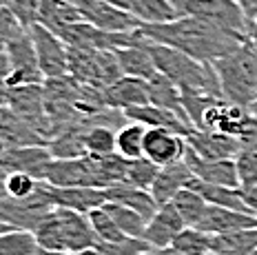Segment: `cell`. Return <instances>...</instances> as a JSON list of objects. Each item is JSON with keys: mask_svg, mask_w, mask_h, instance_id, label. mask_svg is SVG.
<instances>
[{"mask_svg": "<svg viewBox=\"0 0 257 255\" xmlns=\"http://www.w3.org/2000/svg\"><path fill=\"white\" fill-rule=\"evenodd\" d=\"M0 5H5V0H0Z\"/></svg>", "mask_w": 257, "mask_h": 255, "instance_id": "58", "label": "cell"}, {"mask_svg": "<svg viewBox=\"0 0 257 255\" xmlns=\"http://www.w3.org/2000/svg\"><path fill=\"white\" fill-rule=\"evenodd\" d=\"M237 140H239V145H242V151H257V118L253 113L246 118Z\"/></svg>", "mask_w": 257, "mask_h": 255, "instance_id": "43", "label": "cell"}, {"mask_svg": "<svg viewBox=\"0 0 257 255\" xmlns=\"http://www.w3.org/2000/svg\"><path fill=\"white\" fill-rule=\"evenodd\" d=\"M171 3H175V5H178V7H180V0H171Z\"/></svg>", "mask_w": 257, "mask_h": 255, "instance_id": "55", "label": "cell"}, {"mask_svg": "<svg viewBox=\"0 0 257 255\" xmlns=\"http://www.w3.org/2000/svg\"><path fill=\"white\" fill-rule=\"evenodd\" d=\"M124 118L128 122L144 124L147 129H167V131H173V134H180L184 138L193 131L191 122H186L182 115L173 113V111H169V109L155 107V104H142V107L126 109Z\"/></svg>", "mask_w": 257, "mask_h": 255, "instance_id": "18", "label": "cell"}, {"mask_svg": "<svg viewBox=\"0 0 257 255\" xmlns=\"http://www.w3.org/2000/svg\"><path fill=\"white\" fill-rule=\"evenodd\" d=\"M186 189H193L204 198L211 206H224V209H233V211H242L248 213L242 198V189H231V187H219V184H208L202 180L193 178Z\"/></svg>", "mask_w": 257, "mask_h": 255, "instance_id": "26", "label": "cell"}, {"mask_svg": "<svg viewBox=\"0 0 257 255\" xmlns=\"http://www.w3.org/2000/svg\"><path fill=\"white\" fill-rule=\"evenodd\" d=\"M253 255H257V251H255V253H253Z\"/></svg>", "mask_w": 257, "mask_h": 255, "instance_id": "59", "label": "cell"}, {"mask_svg": "<svg viewBox=\"0 0 257 255\" xmlns=\"http://www.w3.org/2000/svg\"><path fill=\"white\" fill-rule=\"evenodd\" d=\"M40 180L31 178L25 173H9L7 178V198L12 200H25L29 195H34L38 191Z\"/></svg>", "mask_w": 257, "mask_h": 255, "instance_id": "40", "label": "cell"}, {"mask_svg": "<svg viewBox=\"0 0 257 255\" xmlns=\"http://www.w3.org/2000/svg\"><path fill=\"white\" fill-rule=\"evenodd\" d=\"M73 255H100L98 248H89V251H80V253H73Z\"/></svg>", "mask_w": 257, "mask_h": 255, "instance_id": "52", "label": "cell"}, {"mask_svg": "<svg viewBox=\"0 0 257 255\" xmlns=\"http://www.w3.org/2000/svg\"><path fill=\"white\" fill-rule=\"evenodd\" d=\"M160 169L155 162H151L149 158H138V160H128V167H126V184L131 187H138V189H147L151 191L155 178H158Z\"/></svg>", "mask_w": 257, "mask_h": 255, "instance_id": "36", "label": "cell"}, {"mask_svg": "<svg viewBox=\"0 0 257 255\" xmlns=\"http://www.w3.org/2000/svg\"><path fill=\"white\" fill-rule=\"evenodd\" d=\"M186 145L193 153L204 160H235L242 153V145L237 138L215 131H197L193 129L186 136Z\"/></svg>", "mask_w": 257, "mask_h": 255, "instance_id": "13", "label": "cell"}, {"mask_svg": "<svg viewBox=\"0 0 257 255\" xmlns=\"http://www.w3.org/2000/svg\"><path fill=\"white\" fill-rule=\"evenodd\" d=\"M246 42H248L250 47L257 51V20L248 25V31H246Z\"/></svg>", "mask_w": 257, "mask_h": 255, "instance_id": "47", "label": "cell"}, {"mask_svg": "<svg viewBox=\"0 0 257 255\" xmlns=\"http://www.w3.org/2000/svg\"><path fill=\"white\" fill-rule=\"evenodd\" d=\"M56 209L51 202V195L47 191V182L38 184V191L25 200H0V222L16 231H31L34 233L38 224Z\"/></svg>", "mask_w": 257, "mask_h": 255, "instance_id": "7", "label": "cell"}, {"mask_svg": "<svg viewBox=\"0 0 257 255\" xmlns=\"http://www.w3.org/2000/svg\"><path fill=\"white\" fill-rule=\"evenodd\" d=\"M9 73H12V67H9V58L7 54H0V109L7 107V95H9Z\"/></svg>", "mask_w": 257, "mask_h": 255, "instance_id": "44", "label": "cell"}, {"mask_svg": "<svg viewBox=\"0 0 257 255\" xmlns=\"http://www.w3.org/2000/svg\"><path fill=\"white\" fill-rule=\"evenodd\" d=\"M151 251H153V248H151ZM151 251H147V253H142V255H151Z\"/></svg>", "mask_w": 257, "mask_h": 255, "instance_id": "56", "label": "cell"}, {"mask_svg": "<svg viewBox=\"0 0 257 255\" xmlns=\"http://www.w3.org/2000/svg\"><path fill=\"white\" fill-rule=\"evenodd\" d=\"M171 246L182 255H208V253H213L211 235L204 231H200V228H193V226H186L173 240Z\"/></svg>", "mask_w": 257, "mask_h": 255, "instance_id": "34", "label": "cell"}, {"mask_svg": "<svg viewBox=\"0 0 257 255\" xmlns=\"http://www.w3.org/2000/svg\"><path fill=\"white\" fill-rule=\"evenodd\" d=\"M38 248L36 235L31 231H9L0 233V255H34Z\"/></svg>", "mask_w": 257, "mask_h": 255, "instance_id": "35", "label": "cell"}, {"mask_svg": "<svg viewBox=\"0 0 257 255\" xmlns=\"http://www.w3.org/2000/svg\"><path fill=\"white\" fill-rule=\"evenodd\" d=\"M184 228H186L184 217L180 215V211L175 209L173 202H169V204L160 206L158 213L149 220L147 231H144V242H149L151 248H167Z\"/></svg>", "mask_w": 257, "mask_h": 255, "instance_id": "14", "label": "cell"}, {"mask_svg": "<svg viewBox=\"0 0 257 255\" xmlns=\"http://www.w3.org/2000/svg\"><path fill=\"white\" fill-rule=\"evenodd\" d=\"M147 42H149V38L138 47H124V49L113 51L122 76L140 78V80H151V78H155L160 73L151 54H149V49H147Z\"/></svg>", "mask_w": 257, "mask_h": 255, "instance_id": "23", "label": "cell"}, {"mask_svg": "<svg viewBox=\"0 0 257 255\" xmlns=\"http://www.w3.org/2000/svg\"><path fill=\"white\" fill-rule=\"evenodd\" d=\"M98 253L100 255H142L147 251H151L149 242L144 240H136V237H126L122 242L115 244H106V242H98Z\"/></svg>", "mask_w": 257, "mask_h": 255, "instance_id": "39", "label": "cell"}, {"mask_svg": "<svg viewBox=\"0 0 257 255\" xmlns=\"http://www.w3.org/2000/svg\"><path fill=\"white\" fill-rule=\"evenodd\" d=\"M89 222L93 226V233L98 237V242H106V244H115L126 240V235L117 228V224L113 222V217L106 213L104 209H95L89 213Z\"/></svg>", "mask_w": 257, "mask_h": 255, "instance_id": "37", "label": "cell"}, {"mask_svg": "<svg viewBox=\"0 0 257 255\" xmlns=\"http://www.w3.org/2000/svg\"><path fill=\"white\" fill-rule=\"evenodd\" d=\"M40 248L62 253H80L98 246V237L89 222V215L69 209H53L34 231Z\"/></svg>", "mask_w": 257, "mask_h": 255, "instance_id": "3", "label": "cell"}, {"mask_svg": "<svg viewBox=\"0 0 257 255\" xmlns=\"http://www.w3.org/2000/svg\"><path fill=\"white\" fill-rule=\"evenodd\" d=\"M128 14L140 25H164L182 16L180 7L171 0H128Z\"/></svg>", "mask_w": 257, "mask_h": 255, "instance_id": "24", "label": "cell"}, {"mask_svg": "<svg viewBox=\"0 0 257 255\" xmlns=\"http://www.w3.org/2000/svg\"><path fill=\"white\" fill-rule=\"evenodd\" d=\"M104 195H106V202H115V204H122V206H126V209H133L136 213L147 217V220H151L160 209V204L155 202L151 191L131 187V184H126V182H120V184H113V187L104 189Z\"/></svg>", "mask_w": 257, "mask_h": 255, "instance_id": "22", "label": "cell"}, {"mask_svg": "<svg viewBox=\"0 0 257 255\" xmlns=\"http://www.w3.org/2000/svg\"><path fill=\"white\" fill-rule=\"evenodd\" d=\"M0 136L7 142L9 149H18V147H38V145H49L42 134L34 129L29 122H25L23 118L9 111L7 107L0 109Z\"/></svg>", "mask_w": 257, "mask_h": 255, "instance_id": "20", "label": "cell"}, {"mask_svg": "<svg viewBox=\"0 0 257 255\" xmlns=\"http://www.w3.org/2000/svg\"><path fill=\"white\" fill-rule=\"evenodd\" d=\"M51 162H53V156L49 151V145L9 149L0 158V167L7 173H25V175L40 180V182H45Z\"/></svg>", "mask_w": 257, "mask_h": 255, "instance_id": "11", "label": "cell"}, {"mask_svg": "<svg viewBox=\"0 0 257 255\" xmlns=\"http://www.w3.org/2000/svg\"><path fill=\"white\" fill-rule=\"evenodd\" d=\"M31 40L36 47L38 65L45 73V80H56V78L69 76V45L58 34L47 29L45 25L36 23L29 27Z\"/></svg>", "mask_w": 257, "mask_h": 255, "instance_id": "9", "label": "cell"}, {"mask_svg": "<svg viewBox=\"0 0 257 255\" xmlns=\"http://www.w3.org/2000/svg\"><path fill=\"white\" fill-rule=\"evenodd\" d=\"M184 162H186V167L191 169L193 178L202 180V182L239 189V178H237L235 160H204V158H200L197 153H193L191 149H186Z\"/></svg>", "mask_w": 257, "mask_h": 255, "instance_id": "15", "label": "cell"}, {"mask_svg": "<svg viewBox=\"0 0 257 255\" xmlns=\"http://www.w3.org/2000/svg\"><path fill=\"white\" fill-rule=\"evenodd\" d=\"M147 126L138 124V122H126L124 126L115 131V145L117 156L124 160H138L144 158V140H147Z\"/></svg>", "mask_w": 257, "mask_h": 255, "instance_id": "29", "label": "cell"}, {"mask_svg": "<svg viewBox=\"0 0 257 255\" xmlns=\"http://www.w3.org/2000/svg\"><path fill=\"white\" fill-rule=\"evenodd\" d=\"M147 84H149V100H151V104L169 109V111H173V113L182 115L186 122H191L189 115H186V111H184V104H182V89L173 80H169L167 76L158 73L155 78L147 80Z\"/></svg>", "mask_w": 257, "mask_h": 255, "instance_id": "25", "label": "cell"}, {"mask_svg": "<svg viewBox=\"0 0 257 255\" xmlns=\"http://www.w3.org/2000/svg\"><path fill=\"white\" fill-rule=\"evenodd\" d=\"M34 255H69V253H62V251H49V248H36Z\"/></svg>", "mask_w": 257, "mask_h": 255, "instance_id": "50", "label": "cell"}, {"mask_svg": "<svg viewBox=\"0 0 257 255\" xmlns=\"http://www.w3.org/2000/svg\"><path fill=\"white\" fill-rule=\"evenodd\" d=\"M47 191L51 195L53 206L58 209L78 211V213L89 215L91 211L102 209L106 195L104 189H91V187H51L47 182Z\"/></svg>", "mask_w": 257, "mask_h": 255, "instance_id": "16", "label": "cell"}, {"mask_svg": "<svg viewBox=\"0 0 257 255\" xmlns=\"http://www.w3.org/2000/svg\"><path fill=\"white\" fill-rule=\"evenodd\" d=\"M84 149L87 156L95 158H109L117 153L115 145V131L109 124H91L84 131Z\"/></svg>", "mask_w": 257, "mask_h": 255, "instance_id": "32", "label": "cell"}, {"mask_svg": "<svg viewBox=\"0 0 257 255\" xmlns=\"http://www.w3.org/2000/svg\"><path fill=\"white\" fill-rule=\"evenodd\" d=\"M5 7L12 9L27 29L34 27V25L38 23L40 0H5Z\"/></svg>", "mask_w": 257, "mask_h": 255, "instance_id": "42", "label": "cell"}, {"mask_svg": "<svg viewBox=\"0 0 257 255\" xmlns=\"http://www.w3.org/2000/svg\"><path fill=\"white\" fill-rule=\"evenodd\" d=\"M173 204H175V209L180 211V215L184 217L186 226H193V228L200 226V222L204 220L208 206H211L197 191H193V189H182L173 198Z\"/></svg>", "mask_w": 257, "mask_h": 255, "instance_id": "33", "label": "cell"}, {"mask_svg": "<svg viewBox=\"0 0 257 255\" xmlns=\"http://www.w3.org/2000/svg\"><path fill=\"white\" fill-rule=\"evenodd\" d=\"M7 58H9V89L14 87H27V84H42L45 82V73L38 65V56H36V47L31 40V34L27 29V34H23L18 40H14L7 47Z\"/></svg>", "mask_w": 257, "mask_h": 255, "instance_id": "10", "label": "cell"}, {"mask_svg": "<svg viewBox=\"0 0 257 255\" xmlns=\"http://www.w3.org/2000/svg\"><path fill=\"white\" fill-rule=\"evenodd\" d=\"M149 40L173 47L182 54L200 62H217L219 58L233 54L246 42L244 36L219 29L195 16H180L173 23L164 25H140L138 27Z\"/></svg>", "mask_w": 257, "mask_h": 255, "instance_id": "1", "label": "cell"}, {"mask_svg": "<svg viewBox=\"0 0 257 255\" xmlns=\"http://www.w3.org/2000/svg\"><path fill=\"white\" fill-rule=\"evenodd\" d=\"M151 255H182V253H178L173 246H167V248H153Z\"/></svg>", "mask_w": 257, "mask_h": 255, "instance_id": "49", "label": "cell"}, {"mask_svg": "<svg viewBox=\"0 0 257 255\" xmlns=\"http://www.w3.org/2000/svg\"><path fill=\"white\" fill-rule=\"evenodd\" d=\"M255 226H257V217L250 213L224 209V206H208L204 220L200 222L197 228L208 233V235H222V233L242 231V228H255Z\"/></svg>", "mask_w": 257, "mask_h": 255, "instance_id": "19", "label": "cell"}, {"mask_svg": "<svg viewBox=\"0 0 257 255\" xmlns=\"http://www.w3.org/2000/svg\"><path fill=\"white\" fill-rule=\"evenodd\" d=\"M180 12L182 16H195L244 38L248 31V20L235 0H182Z\"/></svg>", "mask_w": 257, "mask_h": 255, "instance_id": "8", "label": "cell"}, {"mask_svg": "<svg viewBox=\"0 0 257 255\" xmlns=\"http://www.w3.org/2000/svg\"><path fill=\"white\" fill-rule=\"evenodd\" d=\"M5 231H9V226H5L3 222H0V233H5Z\"/></svg>", "mask_w": 257, "mask_h": 255, "instance_id": "54", "label": "cell"}, {"mask_svg": "<svg viewBox=\"0 0 257 255\" xmlns=\"http://www.w3.org/2000/svg\"><path fill=\"white\" fill-rule=\"evenodd\" d=\"M102 93H104L106 107L113 111H122V113L126 109L151 104V100H149V84L147 80H140V78L122 76L113 84L104 87Z\"/></svg>", "mask_w": 257, "mask_h": 255, "instance_id": "17", "label": "cell"}, {"mask_svg": "<svg viewBox=\"0 0 257 255\" xmlns=\"http://www.w3.org/2000/svg\"><path fill=\"white\" fill-rule=\"evenodd\" d=\"M180 3H182V0H180Z\"/></svg>", "mask_w": 257, "mask_h": 255, "instance_id": "60", "label": "cell"}, {"mask_svg": "<svg viewBox=\"0 0 257 255\" xmlns=\"http://www.w3.org/2000/svg\"><path fill=\"white\" fill-rule=\"evenodd\" d=\"M7 151H9L7 142H5V140H3V136H0V158H3V156H5V153H7Z\"/></svg>", "mask_w": 257, "mask_h": 255, "instance_id": "51", "label": "cell"}, {"mask_svg": "<svg viewBox=\"0 0 257 255\" xmlns=\"http://www.w3.org/2000/svg\"><path fill=\"white\" fill-rule=\"evenodd\" d=\"M82 14L69 0H40L38 23L51 31H60L67 25L82 23Z\"/></svg>", "mask_w": 257, "mask_h": 255, "instance_id": "28", "label": "cell"}, {"mask_svg": "<svg viewBox=\"0 0 257 255\" xmlns=\"http://www.w3.org/2000/svg\"><path fill=\"white\" fill-rule=\"evenodd\" d=\"M102 209L113 217V222L117 224L122 233L126 237H136V240H144V231H147L149 220L142 217L140 213H136L133 209H126L122 204H115V202H104Z\"/></svg>", "mask_w": 257, "mask_h": 255, "instance_id": "31", "label": "cell"}, {"mask_svg": "<svg viewBox=\"0 0 257 255\" xmlns=\"http://www.w3.org/2000/svg\"><path fill=\"white\" fill-rule=\"evenodd\" d=\"M239 187H257V151H242L235 158Z\"/></svg>", "mask_w": 257, "mask_h": 255, "instance_id": "41", "label": "cell"}, {"mask_svg": "<svg viewBox=\"0 0 257 255\" xmlns=\"http://www.w3.org/2000/svg\"><path fill=\"white\" fill-rule=\"evenodd\" d=\"M69 76L91 87H109L122 78L113 51L98 49H76L69 47Z\"/></svg>", "mask_w": 257, "mask_h": 255, "instance_id": "5", "label": "cell"}, {"mask_svg": "<svg viewBox=\"0 0 257 255\" xmlns=\"http://www.w3.org/2000/svg\"><path fill=\"white\" fill-rule=\"evenodd\" d=\"M84 131L87 126H76V129L62 131V136L51 138L49 140V151L53 156V160H71V158H82L87 156L84 149Z\"/></svg>", "mask_w": 257, "mask_h": 255, "instance_id": "30", "label": "cell"}, {"mask_svg": "<svg viewBox=\"0 0 257 255\" xmlns=\"http://www.w3.org/2000/svg\"><path fill=\"white\" fill-rule=\"evenodd\" d=\"M224 100L250 109L257 102V51L244 42L233 54L213 62Z\"/></svg>", "mask_w": 257, "mask_h": 255, "instance_id": "4", "label": "cell"}, {"mask_svg": "<svg viewBox=\"0 0 257 255\" xmlns=\"http://www.w3.org/2000/svg\"><path fill=\"white\" fill-rule=\"evenodd\" d=\"M239 189H242V198L248 213L257 217V187H239Z\"/></svg>", "mask_w": 257, "mask_h": 255, "instance_id": "45", "label": "cell"}, {"mask_svg": "<svg viewBox=\"0 0 257 255\" xmlns=\"http://www.w3.org/2000/svg\"><path fill=\"white\" fill-rule=\"evenodd\" d=\"M23 34H27V27L18 20V16L9 7L0 5V54L7 51V47L14 40H18Z\"/></svg>", "mask_w": 257, "mask_h": 255, "instance_id": "38", "label": "cell"}, {"mask_svg": "<svg viewBox=\"0 0 257 255\" xmlns=\"http://www.w3.org/2000/svg\"><path fill=\"white\" fill-rule=\"evenodd\" d=\"M7 178H9V173L0 167V200L7 198Z\"/></svg>", "mask_w": 257, "mask_h": 255, "instance_id": "48", "label": "cell"}, {"mask_svg": "<svg viewBox=\"0 0 257 255\" xmlns=\"http://www.w3.org/2000/svg\"><path fill=\"white\" fill-rule=\"evenodd\" d=\"M208 255H219V253H208Z\"/></svg>", "mask_w": 257, "mask_h": 255, "instance_id": "57", "label": "cell"}, {"mask_svg": "<svg viewBox=\"0 0 257 255\" xmlns=\"http://www.w3.org/2000/svg\"><path fill=\"white\" fill-rule=\"evenodd\" d=\"M186 138L167 129H149L144 140V158H149L158 167L182 162L186 156Z\"/></svg>", "mask_w": 257, "mask_h": 255, "instance_id": "12", "label": "cell"}, {"mask_svg": "<svg viewBox=\"0 0 257 255\" xmlns=\"http://www.w3.org/2000/svg\"><path fill=\"white\" fill-rule=\"evenodd\" d=\"M211 248L219 255H253L257 251V226L211 235Z\"/></svg>", "mask_w": 257, "mask_h": 255, "instance_id": "27", "label": "cell"}, {"mask_svg": "<svg viewBox=\"0 0 257 255\" xmlns=\"http://www.w3.org/2000/svg\"><path fill=\"white\" fill-rule=\"evenodd\" d=\"M248 111H250V113H253V115H255V118H257V102H255V104H253V107H250Z\"/></svg>", "mask_w": 257, "mask_h": 255, "instance_id": "53", "label": "cell"}, {"mask_svg": "<svg viewBox=\"0 0 257 255\" xmlns=\"http://www.w3.org/2000/svg\"><path fill=\"white\" fill-rule=\"evenodd\" d=\"M45 182L51 187H91V189H106V180L102 158L82 156L71 160H53L47 171Z\"/></svg>", "mask_w": 257, "mask_h": 255, "instance_id": "6", "label": "cell"}, {"mask_svg": "<svg viewBox=\"0 0 257 255\" xmlns=\"http://www.w3.org/2000/svg\"><path fill=\"white\" fill-rule=\"evenodd\" d=\"M191 180H193V173H191V169L186 167L184 160L169 164V167H162L160 173H158V178H155L153 187H151V193H153L155 202H158L160 206L173 202V198L180 193L182 189L189 187Z\"/></svg>", "mask_w": 257, "mask_h": 255, "instance_id": "21", "label": "cell"}, {"mask_svg": "<svg viewBox=\"0 0 257 255\" xmlns=\"http://www.w3.org/2000/svg\"><path fill=\"white\" fill-rule=\"evenodd\" d=\"M147 49L151 54L155 67L162 76L173 80L182 91H197V93H211V95H222L217 71L211 62H200L195 58L182 54L173 47L160 45V42L149 40Z\"/></svg>", "mask_w": 257, "mask_h": 255, "instance_id": "2", "label": "cell"}, {"mask_svg": "<svg viewBox=\"0 0 257 255\" xmlns=\"http://www.w3.org/2000/svg\"><path fill=\"white\" fill-rule=\"evenodd\" d=\"M235 3L239 5V9L244 12L246 20H248V25L257 20V0H235Z\"/></svg>", "mask_w": 257, "mask_h": 255, "instance_id": "46", "label": "cell"}]
</instances>
